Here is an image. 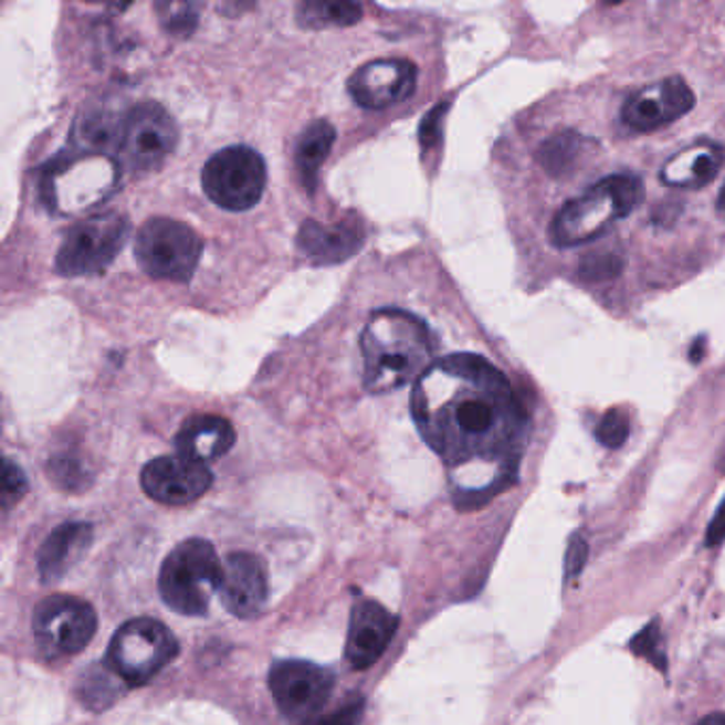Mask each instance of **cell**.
<instances>
[{"label":"cell","instance_id":"18","mask_svg":"<svg viewBox=\"0 0 725 725\" xmlns=\"http://www.w3.org/2000/svg\"><path fill=\"white\" fill-rule=\"evenodd\" d=\"M364 225L360 220L319 223L307 220L296 237V248L315 266H333L349 260L362 250Z\"/></svg>","mask_w":725,"mask_h":725},{"label":"cell","instance_id":"28","mask_svg":"<svg viewBox=\"0 0 725 725\" xmlns=\"http://www.w3.org/2000/svg\"><path fill=\"white\" fill-rule=\"evenodd\" d=\"M621 271H623V258L613 252L589 253L579 264V273L587 281L614 280Z\"/></svg>","mask_w":725,"mask_h":725},{"label":"cell","instance_id":"21","mask_svg":"<svg viewBox=\"0 0 725 725\" xmlns=\"http://www.w3.org/2000/svg\"><path fill=\"white\" fill-rule=\"evenodd\" d=\"M724 160V149L719 145L700 140L670 158L662 170V179L674 188L697 190L717 177Z\"/></svg>","mask_w":725,"mask_h":725},{"label":"cell","instance_id":"24","mask_svg":"<svg viewBox=\"0 0 725 725\" xmlns=\"http://www.w3.org/2000/svg\"><path fill=\"white\" fill-rule=\"evenodd\" d=\"M586 147V137L575 130H561L540 145L538 162L551 177H561L575 168Z\"/></svg>","mask_w":725,"mask_h":725},{"label":"cell","instance_id":"26","mask_svg":"<svg viewBox=\"0 0 725 725\" xmlns=\"http://www.w3.org/2000/svg\"><path fill=\"white\" fill-rule=\"evenodd\" d=\"M156 11L162 29L172 36H190L198 24V4L195 2H158Z\"/></svg>","mask_w":725,"mask_h":725},{"label":"cell","instance_id":"32","mask_svg":"<svg viewBox=\"0 0 725 725\" xmlns=\"http://www.w3.org/2000/svg\"><path fill=\"white\" fill-rule=\"evenodd\" d=\"M364 715V697L351 696L340 708L307 725H360Z\"/></svg>","mask_w":725,"mask_h":725},{"label":"cell","instance_id":"6","mask_svg":"<svg viewBox=\"0 0 725 725\" xmlns=\"http://www.w3.org/2000/svg\"><path fill=\"white\" fill-rule=\"evenodd\" d=\"M130 234V222L119 211H98L75 223L56 255V269L64 277H94L105 273L122 252Z\"/></svg>","mask_w":725,"mask_h":725},{"label":"cell","instance_id":"25","mask_svg":"<svg viewBox=\"0 0 725 725\" xmlns=\"http://www.w3.org/2000/svg\"><path fill=\"white\" fill-rule=\"evenodd\" d=\"M119 694H122V679L115 674V670L101 664L85 669L77 681V696L87 708L94 711L109 708Z\"/></svg>","mask_w":725,"mask_h":725},{"label":"cell","instance_id":"27","mask_svg":"<svg viewBox=\"0 0 725 725\" xmlns=\"http://www.w3.org/2000/svg\"><path fill=\"white\" fill-rule=\"evenodd\" d=\"M630 649L639 655L644 658L651 666H655L662 672L669 670V662H666V653H664V641H662V628H660V619H651L641 632L630 642Z\"/></svg>","mask_w":725,"mask_h":725},{"label":"cell","instance_id":"22","mask_svg":"<svg viewBox=\"0 0 725 725\" xmlns=\"http://www.w3.org/2000/svg\"><path fill=\"white\" fill-rule=\"evenodd\" d=\"M335 140V126L328 119H315L303 130L301 139L296 143V158H294L296 170L308 192L315 190L319 168L333 151Z\"/></svg>","mask_w":725,"mask_h":725},{"label":"cell","instance_id":"35","mask_svg":"<svg viewBox=\"0 0 725 725\" xmlns=\"http://www.w3.org/2000/svg\"><path fill=\"white\" fill-rule=\"evenodd\" d=\"M704 349H706V340L700 336L696 343H694V347L690 349V358H692V362L700 364L702 356H704Z\"/></svg>","mask_w":725,"mask_h":725},{"label":"cell","instance_id":"2","mask_svg":"<svg viewBox=\"0 0 725 725\" xmlns=\"http://www.w3.org/2000/svg\"><path fill=\"white\" fill-rule=\"evenodd\" d=\"M364 386L372 393L418 383L432 366L434 340L418 315L400 308L375 311L360 336Z\"/></svg>","mask_w":725,"mask_h":725},{"label":"cell","instance_id":"8","mask_svg":"<svg viewBox=\"0 0 725 725\" xmlns=\"http://www.w3.org/2000/svg\"><path fill=\"white\" fill-rule=\"evenodd\" d=\"M179 130L172 115L158 103H140L119 119L115 158L137 175L154 172L175 151Z\"/></svg>","mask_w":725,"mask_h":725},{"label":"cell","instance_id":"31","mask_svg":"<svg viewBox=\"0 0 725 725\" xmlns=\"http://www.w3.org/2000/svg\"><path fill=\"white\" fill-rule=\"evenodd\" d=\"M50 476L66 490L82 487L85 483L84 469L73 458H56L50 462Z\"/></svg>","mask_w":725,"mask_h":725},{"label":"cell","instance_id":"1","mask_svg":"<svg viewBox=\"0 0 725 725\" xmlns=\"http://www.w3.org/2000/svg\"><path fill=\"white\" fill-rule=\"evenodd\" d=\"M419 434L449 464L501 460L528 430L508 379L481 356L453 354L432 364L413 388Z\"/></svg>","mask_w":725,"mask_h":725},{"label":"cell","instance_id":"33","mask_svg":"<svg viewBox=\"0 0 725 725\" xmlns=\"http://www.w3.org/2000/svg\"><path fill=\"white\" fill-rule=\"evenodd\" d=\"M587 561V543L584 540L581 534H575L568 543V554H566V564H564V570H566V579H575Z\"/></svg>","mask_w":725,"mask_h":725},{"label":"cell","instance_id":"34","mask_svg":"<svg viewBox=\"0 0 725 725\" xmlns=\"http://www.w3.org/2000/svg\"><path fill=\"white\" fill-rule=\"evenodd\" d=\"M725 540V501L719 506V511L715 513L708 530H706V545L708 547H717L719 543Z\"/></svg>","mask_w":725,"mask_h":725},{"label":"cell","instance_id":"15","mask_svg":"<svg viewBox=\"0 0 725 725\" xmlns=\"http://www.w3.org/2000/svg\"><path fill=\"white\" fill-rule=\"evenodd\" d=\"M694 103L696 96L685 80L669 77L660 84L647 85L634 92L626 101L621 117L632 130L651 133L692 112Z\"/></svg>","mask_w":725,"mask_h":725},{"label":"cell","instance_id":"30","mask_svg":"<svg viewBox=\"0 0 725 725\" xmlns=\"http://www.w3.org/2000/svg\"><path fill=\"white\" fill-rule=\"evenodd\" d=\"M29 492V481L18 464L11 460H4V473H2V508H11L13 504L20 503L22 496Z\"/></svg>","mask_w":725,"mask_h":725},{"label":"cell","instance_id":"7","mask_svg":"<svg viewBox=\"0 0 725 725\" xmlns=\"http://www.w3.org/2000/svg\"><path fill=\"white\" fill-rule=\"evenodd\" d=\"M179 653L177 639L165 623L139 617L126 621L112 639L107 662L130 687L145 685Z\"/></svg>","mask_w":725,"mask_h":725},{"label":"cell","instance_id":"3","mask_svg":"<svg viewBox=\"0 0 725 725\" xmlns=\"http://www.w3.org/2000/svg\"><path fill=\"white\" fill-rule=\"evenodd\" d=\"M119 175L122 165L112 154L71 145L43 170L41 200L60 218L84 216L117 190Z\"/></svg>","mask_w":725,"mask_h":725},{"label":"cell","instance_id":"9","mask_svg":"<svg viewBox=\"0 0 725 725\" xmlns=\"http://www.w3.org/2000/svg\"><path fill=\"white\" fill-rule=\"evenodd\" d=\"M135 255L149 277L186 283L200 262L202 241L188 223L154 218L140 225Z\"/></svg>","mask_w":725,"mask_h":725},{"label":"cell","instance_id":"37","mask_svg":"<svg viewBox=\"0 0 725 725\" xmlns=\"http://www.w3.org/2000/svg\"><path fill=\"white\" fill-rule=\"evenodd\" d=\"M717 209H719V211H725V186L722 188L719 196H717Z\"/></svg>","mask_w":725,"mask_h":725},{"label":"cell","instance_id":"11","mask_svg":"<svg viewBox=\"0 0 725 725\" xmlns=\"http://www.w3.org/2000/svg\"><path fill=\"white\" fill-rule=\"evenodd\" d=\"M96 628V611L84 600L66 593L45 598L32 614L36 644L50 658L80 653L94 639Z\"/></svg>","mask_w":725,"mask_h":725},{"label":"cell","instance_id":"20","mask_svg":"<svg viewBox=\"0 0 725 725\" xmlns=\"http://www.w3.org/2000/svg\"><path fill=\"white\" fill-rule=\"evenodd\" d=\"M92 538L94 530L84 522L62 524L52 532L41 545L36 559L43 584H56L57 579H62L87 554Z\"/></svg>","mask_w":725,"mask_h":725},{"label":"cell","instance_id":"12","mask_svg":"<svg viewBox=\"0 0 725 725\" xmlns=\"http://www.w3.org/2000/svg\"><path fill=\"white\" fill-rule=\"evenodd\" d=\"M269 687L287 719L303 722L315 715L335 690V674L311 662L285 660L269 672Z\"/></svg>","mask_w":725,"mask_h":725},{"label":"cell","instance_id":"16","mask_svg":"<svg viewBox=\"0 0 725 725\" xmlns=\"http://www.w3.org/2000/svg\"><path fill=\"white\" fill-rule=\"evenodd\" d=\"M398 630V617L372 600L354 607L345 655L356 670L370 669L386 653Z\"/></svg>","mask_w":725,"mask_h":725},{"label":"cell","instance_id":"19","mask_svg":"<svg viewBox=\"0 0 725 725\" xmlns=\"http://www.w3.org/2000/svg\"><path fill=\"white\" fill-rule=\"evenodd\" d=\"M237 441L234 428L220 416H195L186 419L175 437V446L181 458L198 464L213 462L225 455Z\"/></svg>","mask_w":725,"mask_h":725},{"label":"cell","instance_id":"13","mask_svg":"<svg viewBox=\"0 0 725 725\" xmlns=\"http://www.w3.org/2000/svg\"><path fill=\"white\" fill-rule=\"evenodd\" d=\"M418 84V69L402 57H381L360 66L347 90L362 109H386L407 101Z\"/></svg>","mask_w":725,"mask_h":725},{"label":"cell","instance_id":"36","mask_svg":"<svg viewBox=\"0 0 725 725\" xmlns=\"http://www.w3.org/2000/svg\"><path fill=\"white\" fill-rule=\"evenodd\" d=\"M697 725H725V713L708 715V717H704Z\"/></svg>","mask_w":725,"mask_h":725},{"label":"cell","instance_id":"5","mask_svg":"<svg viewBox=\"0 0 725 725\" xmlns=\"http://www.w3.org/2000/svg\"><path fill=\"white\" fill-rule=\"evenodd\" d=\"M223 564L213 545L190 538L168 554L160 570V596L175 613L200 617L222 587Z\"/></svg>","mask_w":725,"mask_h":725},{"label":"cell","instance_id":"10","mask_svg":"<svg viewBox=\"0 0 725 725\" xmlns=\"http://www.w3.org/2000/svg\"><path fill=\"white\" fill-rule=\"evenodd\" d=\"M266 188V165L248 145H232L209 158L202 168V190L225 211H248Z\"/></svg>","mask_w":725,"mask_h":725},{"label":"cell","instance_id":"23","mask_svg":"<svg viewBox=\"0 0 725 725\" xmlns=\"http://www.w3.org/2000/svg\"><path fill=\"white\" fill-rule=\"evenodd\" d=\"M362 18V4L333 2V0H305L296 7V20L303 29H345Z\"/></svg>","mask_w":725,"mask_h":725},{"label":"cell","instance_id":"17","mask_svg":"<svg viewBox=\"0 0 725 725\" xmlns=\"http://www.w3.org/2000/svg\"><path fill=\"white\" fill-rule=\"evenodd\" d=\"M220 596L223 607L239 619L262 613L269 598L264 561L252 554H230L223 561Z\"/></svg>","mask_w":725,"mask_h":725},{"label":"cell","instance_id":"14","mask_svg":"<svg viewBox=\"0 0 725 725\" xmlns=\"http://www.w3.org/2000/svg\"><path fill=\"white\" fill-rule=\"evenodd\" d=\"M213 474L195 460L181 455H162L145 464L140 485L149 498L162 504L195 503L209 492Z\"/></svg>","mask_w":725,"mask_h":725},{"label":"cell","instance_id":"29","mask_svg":"<svg viewBox=\"0 0 725 725\" xmlns=\"http://www.w3.org/2000/svg\"><path fill=\"white\" fill-rule=\"evenodd\" d=\"M628 437H630V419L621 409L609 411L596 428L598 443L609 449H619L628 441Z\"/></svg>","mask_w":725,"mask_h":725},{"label":"cell","instance_id":"4","mask_svg":"<svg viewBox=\"0 0 725 725\" xmlns=\"http://www.w3.org/2000/svg\"><path fill=\"white\" fill-rule=\"evenodd\" d=\"M642 198L644 188L637 175L617 172L605 177L586 195L566 202L551 222V241L558 248H577L593 241L641 207Z\"/></svg>","mask_w":725,"mask_h":725}]
</instances>
